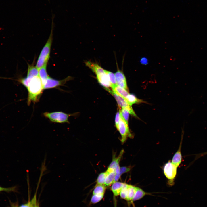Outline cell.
Masks as SVG:
<instances>
[{"mask_svg": "<svg viewBox=\"0 0 207 207\" xmlns=\"http://www.w3.org/2000/svg\"><path fill=\"white\" fill-rule=\"evenodd\" d=\"M26 88L28 92V104L30 105L32 102L35 103L38 101L44 90L39 76L32 78Z\"/></svg>", "mask_w": 207, "mask_h": 207, "instance_id": "cell-1", "label": "cell"}, {"mask_svg": "<svg viewBox=\"0 0 207 207\" xmlns=\"http://www.w3.org/2000/svg\"><path fill=\"white\" fill-rule=\"evenodd\" d=\"M53 25H52L50 36L43 48L37 62L36 67L38 70L44 65L47 64L50 58L51 48L53 40Z\"/></svg>", "mask_w": 207, "mask_h": 207, "instance_id": "cell-2", "label": "cell"}, {"mask_svg": "<svg viewBox=\"0 0 207 207\" xmlns=\"http://www.w3.org/2000/svg\"><path fill=\"white\" fill-rule=\"evenodd\" d=\"M44 116L53 122L57 123H69L68 118L71 114L62 112H45Z\"/></svg>", "mask_w": 207, "mask_h": 207, "instance_id": "cell-3", "label": "cell"}, {"mask_svg": "<svg viewBox=\"0 0 207 207\" xmlns=\"http://www.w3.org/2000/svg\"><path fill=\"white\" fill-rule=\"evenodd\" d=\"M177 168L170 161L166 163L164 166V173L168 180V184L170 186L174 184V180L176 175Z\"/></svg>", "mask_w": 207, "mask_h": 207, "instance_id": "cell-4", "label": "cell"}, {"mask_svg": "<svg viewBox=\"0 0 207 207\" xmlns=\"http://www.w3.org/2000/svg\"><path fill=\"white\" fill-rule=\"evenodd\" d=\"M105 89L113 96L119 107H121L122 108L125 109L128 111L130 114L134 116H136V115L133 110L131 106L128 103L125 99L116 94L108 88H105Z\"/></svg>", "mask_w": 207, "mask_h": 207, "instance_id": "cell-5", "label": "cell"}, {"mask_svg": "<svg viewBox=\"0 0 207 207\" xmlns=\"http://www.w3.org/2000/svg\"><path fill=\"white\" fill-rule=\"evenodd\" d=\"M39 76V70L34 66L33 64H28L27 76L24 78H20L19 82L27 88L29 83L33 77Z\"/></svg>", "mask_w": 207, "mask_h": 207, "instance_id": "cell-6", "label": "cell"}, {"mask_svg": "<svg viewBox=\"0 0 207 207\" xmlns=\"http://www.w3.org/2000/svg\"><path fill=\"white\" fill-rule=\"evenodd\" d=\"M117 129L121 135V142L123 143L128 137H131L132 135L129 130L128 123L126 122L120 115V119Z\"/></svg>", "mask_w": 207, "mask_h": 207, "instance_id": "cell-7", "label": "cell"}, {"mask_svg": "<svg viewBox=\"0 0 207 207\" xmlns=\"http://www.w3.org/2000/svg\"><path fill=\"white\" fill-rule=\"evenodd\" d=\"M72 77L69 76L65 79L59 80L54 79L49 76L43 86V89L54 88L63 85L67 81L72 80Z\"/></svg>", "mask_w": 207, "mask_h": 207, "instance_id": "cell-8", "label": "cell"}, {"mask_svg": "<svg viewBox=\"0 0 207 207\" xmlns=\"http://www.w3.org/2000/svg\"><path fill=\"white\" fill-rule=\"evenodd\" d=\"M114 74L117 85L128 91L126 78L122 71L118 68Z\"/></svg>", "mask_w": 207, "mask_h": 207, "instance_id": "cell-9", "label": "cell"}, {"mask_svg": "<svg viewBox=\"0 0 207 207\" xmlns=\"http://www.w3.org/2000/svg\"><path fill=\"white\" fill-rule=\"evenodd\" d=\"M99 83L105 88L111 87L112 84L106 73L105 72L96 74Z\"/></svg>", "mask_w": 207, "mask_h": 207, "instance_id": "cell-10", "label": "cell"}, {"mask_svg": "<svg viewBox=\"0 0 207 207\" xmlns=\"http://www.w3.org/2000/svg\"><path fill=\"white\" fill-rule=\"evenodd\" d=\"M183 139L182 135L179 148L174 154L172 161V163L177 167L181 164L182 159L181 148Z\"/></svg>", "mask_w": 207, "mask_h": 207, "instance_id": "cell-11", "label": "cell"}, {"mask_svg": "<svg viewBox=\"0 0 207 207\" xmlns=\"http://www.w3.org/2000/svg\"><path fill=\"white\" fill-rule=\"evenodd\" d=\"M85 63L86 66L91 69L96 74L105 72V70L96 63L87 61L85 62Z\"/></svg>", "mask_w": 207, "mask_h": 207, "instance_id": "cell-12", "label": "cell"}, {"mask_svg": "<svg viewBox=\"0 0 207 207\" xmlns=\"http://www.w3.org/2000/svg\"><path fill=\"white\" fill-rule=\"evenodd\" d=\"M105 179L104 185L106 187L110 186L114 183L116 172L114 170L108 168Z\"/></svg>", "mask_w": 207, "mask_h": 207, "instance_id": "cell-13", "label": "cell"}, {"mask_svg": "<svg viewBox=\"0 0 207 207\" xmlns=\"http://www.w3.org/2000/svg\"><path fill=\"white\" fill-rule=\"evenodd\" d=\"M111 87L115 93L125 99L129 94L128 91L117 85H112Z\"/></svg>", "mask_w": 207, "mask_h": 207, "instance_id": "cell-14", "label": "cell"}, {"mask_svg": "<svg viewBox=\"0 0 207 207\" xmlns=\"http://www.w3.org/2000/svg\"><path fill=\"white\" fill-rule=\"evenodd\" d=\"M47 64L44 65L39 70V76L43 87L47 79L49 76L47 71Z\"/></svg>", "mask_w": 207, "mask_h": 207, "instance_id": "cell-15", "label": "cell"}, {"mask_svg": "<svg viewBox=\"0 0 207 207\" xmlns=\"http://www.w3.org/2000/svg\"><path fill=\"white\" fill-rule=\"evenodd\" d=\"M124 183L121 182L116 181L112 184L111 187V190L114 196H117L120 195Z\"/></svg>", "mask_w": 207, "mask_h": 207, "instance_id": "cell-16", "label": "cell"}, {"mask_svg": "<svg viewBox=\"0 0 207 207\" xmlns=\"http://www.w3.org/2000/svg\"><path fill=\"white\" fill-rule=\"evenodd\" d=\"M151 195L150 193L144 191L141 188L137 187L136 191L133 200V202L139 200L147 195Z\"/></svg>", "mask_w": 207, "mask_h": 207, "instance_id": "cell-17", "label": "cell"}, {"mask_svg": "<svg viewBox=\"0 0 207 207\" xmlns=\"http://www.w3.org/2000/svg\"><path fill=\"white\" fill-rule=\"evenodd\" d=\"M137 187L129 185L126 200L129 202H133V200L135 195Z\"/></svg>", "mask_w": 207, "mask_h": 207, "instance_id": "cell-18", "label": "cell"}, {"mask_svg": "<svg viewBox=\"0 0 207 207\" xmlns=\"http://www.w3.org/2000/svg\"><path fill=\"white\" fill-rule=\"evenodd\" d=\"M124 152L123 150H121L118 157H116L115 156H113L112 161L109 165L108 168L114 169H115L116 166L119 164V162L121 158L122 155Z\"/></svg>", "mask_w": 207, "mask_h": 207, "instance_id": "cell-19", "label": "cell"}, {"mask_svg": "<svg viewBox=\"0 0 207 207\" xmlns=\"http://www.w3.org/2000/svg\"><path fill=\"white\" fill-rule=\"evenodd\" d=\"M125 99L131 106L133 104L144 102L141 99L137 98L134 95L130 94L127 96Z\"/></svg>", "mask_w": 207, "mask_h": 207, "instance_id": "cell-20", "label": "cell"}, {"mask_svg": "<svg viewBox=\"0 0 207 207\" xmlns=\"http://www.w3.org/2000/svg\"><path fill=\"white\" fill-rule=\"evenodd\" d=\"M106 187L103 185H96L93 192V194H104Z\"/></svg>", "mask_w": 207, "mask_h": 207, "instance_id": "cell-21", "label": "cell"}, {"mask_svg": "<svg viewBox=\"0 0 207 207\" xmlns=\"http://www.w3.org/2000/svg\"><path fill=\"white\" fill-rule=\"evenodd\" d=\"M129 186V184L124 183L119 195L122 199L126 200L127 198Z\"/></svg>", "mask_w": 207, "mask_h": 207, "instance_id": "cell-22", "label": "cell"}, {"mask_svg": "<svg viewBox=\"0 0 207 207\" xmlns=\"http://www.w3.org/2000/svg\"><path fill=\"white\" fill-rule=\"evenodd\" d=\"M107 175L106 171L100 173L97 180V185H104L105 179Z\"/></svg>", "mask_w": 207, "mask_h": 207, "instance_id": "cell-23", "label": "cell"}, {"mask_svg": "<svg viewBox=\"0 0 207 207\" xmlns=\"http://www.w3.org/2000/svg\"><path fill=\"white\" fill-rule=\"evenodd\" d=\"M37 204L36 194L34 195L32 199L28 203L21 205L19 207H35ZM13 207H17L14 206Z\"/></svg>", "mask_w": 207, "mask_h": 207, "instance_id": "cell-24", "label": "cell"}, {"mask_svg": "<svg viewBox=\"0 0 207 207\" xmlns=\"http://www.w3.org/2000/svg\"><path fill=\"white\" fill-rule=\"evenodd\" d=\"M105 71L108 76L112 85H116L117 83L115 74L111 72L105 70Z\"/></svg>", "mask_w": 207, "mask_h": 207, "instance_id": "cell-25", "label": "cell"}, {"mask_svg": "<svg viewBox=\"0 0 207 207\" xmlns=\"http://www.w3.org/2000/svg\"><path fill=\"white\" fill-rule=\"evenodd\" d=\"M119 112L121 116L128 123L129 113L126 109L122 108L120 109Z\"/></svg>", "mask_w": 207, "mask_h": 207, "instance_id": "cell-26", "label": "cell"}, {"mask_svg": "<svg viewBox=\"0 0 207 207\" xmlns=\"http://www.w3.org/2000/svg\"><path fill=\"white\" fill-rule=\"evenodd\" d=\"M104 194H93L91 200V202L95 204L100 202L103 198Z\"/></svg>", "mask_w": 207, "mask_h": 207, "instance_id": "cell-27", "label": "cell"}, {"mask_svg": "<svg viewBox=\"0 0 207 207\" xmlns=\"http://www.w3.org/2000/svg\"><path fill=\"white\" fill-rule=\"evenodd\" d=\"M206 155H207V151L198 154H193L192 155H193L195 156V157L194 160L190 164V166L193 164L195 161L198 159H199L200 158L203 157Z\"/></svg>", "mask_w": 207, "mask_h": 207, "instance_id": "cell-28", "label": "cell"}, {"mask_svg": "<svg viewBox=\"0 0 207 207\" xmlns=\"http://www.w3.org/2000/svg\"><path fill=\"white\" fill-rule=\"evenodd\" d=\"M131 166H130L127 167H122L120 168L119 175L120 176L124 173L129 171L131 169Z\"/></svg>", "mask_w": 207, "mask_h": 207, "instance_id": "cell-29", "label": "cell"}, {"mask_svg": "<svg viewBox=\"0 0 207 207\" xmlns=\"http://www.w3.org/2000/svg\"><path fill=\"white\" fill-rule=\"evenodd\" d=\"M16 189V187L5 188L0 186V191H4L6 192H10L14 191Z\"/></svg>", "mask_w": 207, "mask_h": 207, "instance_id": "cell-30", "label": "cell"}, {"mask_svg": "<svg viewBox=\"0 0 207 207\" xmlns=\"http://www.w3.org/2000/svg\"><path fill=\"white\" fill-rule=\"evenodd\" d=\"M120 119V113L119 112H117L116 114L115 119V124L116 126L117 129L118 126L119 122Z\"/></svg>", "mask_w": 207, "mask_h": 207, "instance_id": "cell-31", "label": "cell"}, {"mask_svg": "<svg viewBox=\"0 0 207 207\" xmlns=\"http://www.w3.org/2000/svg\"><path fill=\"white\" fill-rule=\"evenodd\" d=\"M142 60L144 61V62H142L143 64H146L147 63V60L145 58H142Z\"/></svg>", "mask_w": 207, "mask_h": 207, "instance_id": "cell-32", "label": "cell"}, {"mask_svg": "<svg viewBox=\"0 0 207 207\" xmlns=\"http://www.w3.org/2000/svg\"><path fill=\"white\" fill-rule=\"evenodd\" d=\"M35 207H39V205L37 204Z\"/></svg>", "mask_w": 207, "mask_h": 207, "instance_id": "cell-33", "label": "cell"}]
</instances>
